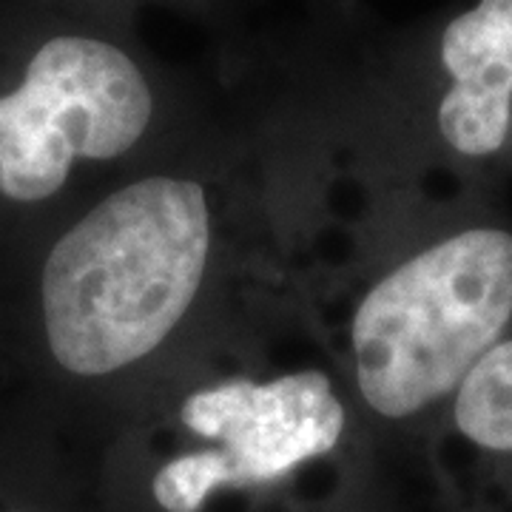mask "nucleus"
<instances>
[{"instance_id": "obj_2", "label": "nucleus", "mask_w": 512, "mask_h": 512, "mask_svg": "<svg viewBox=\"0 0 512 512\" xmlns=\"http://www.w3.org/2000/svg\"><path fill=\"white\" fill-rule=\"evenodd\" d=\"M512 328V228L436 225L370 285L353 313L359 396L382 419L436 416Z\"/></svg>"}, {"instance_id": "obj_4", "label": "nucleus", "mask_w": 512, "mask_h": 512, "mask_svg": "<svg viewBox=\"0 0 512 512\" xmlns=\"http://www.w3.org/2000/svg\"><path fill=\"white\" fill-rule=\"evenodd\" d=\"M180 421L202 447L157 470L151 493L165 512H197L214 490L276 481L328 456L348 413L328 373L305 367L202 387L183 402Z\"/></svg>"}, {"instance_id": "obj_3", "label": "nucleus", "mask_w": 512, "mask_h": 512, "mask_svg": "<svg viewBox=\"0 0 512 512\" xmlns=\"http://www.w3.org/2000/svg\"><path fill=\"white\" fill-rule=\"evenodd\" d=\"M151 89L137 63L94 37H55L0 97V194L40 202L77 160H114L151 123Z\"/></svg>"}, {"instance_id": "obj_1", "label": "nucleus", "mask_w": 512, "mask_h": 512, "mask_svg": "<svg viewBox=\"0 0 512 512\" xmlns=\"http://www.w3.org/2000/svg\"><path fill=\"white\" fill-rule=\"evenodd\" d=\"M211 242L197 180L146 177L97 202L43 265V325L57 365L109 376L154 353L191 311Z\"/></svg>"}, {"instance_id": "obj_5", "label": "nucleus", "mask_w": 512, "mask_h": 512, "mask_svg": "<svg viewBox=\"0 0 512 512\" xmlns=\"http://www.w3.org/2000/svg\"><path fill=\"white\" fill-rule=\"evenodd\" d=\"M433 137L467 171L512 165V0H478L439 37Z\"/></svg>"}, {"instance_id": "obj_6", "label": "nucleus", "mask_w": 512, "mask_h": 512, "mask_svg": "<svg viewBox=\"0 0 512 512\" xmlns=\"http://www.w3.org/2000/svg\"><path fill=\"white\" fill-rule=\"evenodd\" d=\"M439 427L441 456L476 498L470 512H512V328L458 384Z\"/></svg>"}]
</instances>
